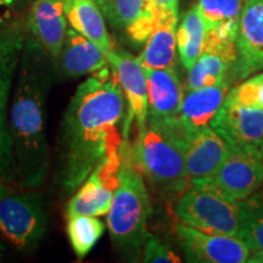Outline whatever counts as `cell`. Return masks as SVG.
I'll use <instances>...</instances> for the list:
<instances>
[{"label": "cell", "instance_id": "6da1fadb", "mask_svg": "<svg viewBox=\"0 0 263 263\" xmlns=\"http://www.w3.org/2000/svg\"><path fill=\"white\" fill-rule=\"evenodd\" d=\"M126 99L110 66L78 85L62 117L55 182L72 195L105 159L121 151Z\"/></svg>", "mask_w": 263, "mask_h": 263}, {"label": "cell", "instance_id": "7a4b0ae2", "mask_svg": "<svg viewBox=\"0 0 263 263\" xmlns=\"http://www.w3.org/2000/svg\"><path fill=\"white\" fill-rule=\"evenodd\" d=\"M55 76V61L33 38L22 48L9 107L17 185L38 190L50 172L47 138V100Z\"/></svg>", "mask_w": 263, "mask_h": 263}, {"label": "cell", "instance_id": "3957f363", "mask_svg": "<svg viewBox=\"0 0 263 263\" xmlns=\"http://www.w3.org/2000/svg\"><path fill=\"white\" fill-rule=\"evenodd\" d=\"M190 133L179 117L147 120L138 130L134 144L129 143L130 156L144 179L166 196H177L190 185L185 176L184 149Z\"/></svg>", "mask_w": 263, "mask_h": 263}, {"label": "cell", "instance_id": "277c9868", "mask_svg": "<svg viewBox=\"0 0 263 263\" xmlns=\"http://www.w3.org/2000/svg\"><path fill=\"white\" fill-rule=\"evenodd\" d=\"M151 202L145 179L130 156L129 139L121 147L118 186L107 213L110 239L118 254L132 261L141 257L147 233Z\"/></svg>", "mask_w": 263, "mask_h": 263}, {"label": "cell", "instance_id": "5b68a950", "mask_svg": "<svg viewBox=\"0 0 263 263\" xmlns=\"http://www.w3.org/2000/svg\"><path fill=\"white\" fill-rule=\"evenodd\" d=\"M170 213L180 223L202 232L236 236L239 229V201L211 183H190L173 197Z\"/></svg>", "mask_w": 263, "mask_h": 263}, {"label": "cell", "instance_id": "8992f818", "mask_svg": "<svg viewBox=\"0 0 263 263\" xmlns=\"http://www.w3.org/2000/svg\"><path fill=\"white\" fill-rule=\"evenodd\" d=\"M48 228L45 199L35 189L0 199V232L18 250L31 251Z\"/></svg>", "mask_w": 263, "mask_h": 263}, {"label": "cell", "instance_id": "52a82bcc", "mask_svg": "<svg viewBox=\"0 0 263 263\" xmlns=\"http://www.w3.org/2000/svg\"><path fill=\"white\" fill-rule=\"evenodd\" d=\"M22 48V35L17 31H0V178L10 185H17V174L9 129V107Z\"/></svg>", "mask_w": 263, "mask_h": 263}, {"label": "cell", "instance_id": "ba28073f", "mask_svg": "<svg viewBox=\"0 0 263 263\" xmlns=\"http://www.w3.org/2000/svg\"><path fill=\"white\" fill-rule=\"evenodd\" d=\"M206 182L238 201L249 197L263 185L261 147L229 146L224 161Z\"/></svg>", "mask_w": 263, "mask_h": 263}, {"label": "cell", "instance_id": "9c48e42d", "mask_svg": "<svg viewBox=\"0 0 263 263\" xmlns=\"http://www.w3.org/2000/svg\"><path fill=\"white\" fill-rule=\"evenodd\" d=\"M107 64L116 77L127 103L123 140L129 139L130 128L143 129L147 120V77L139 58L112 48L106 54Z\"/></svg>", "mask_w": 263, "mask_h": 263}, {"label": "cell", "instance_id": "30bf717a", "mask_svg": "<svg viewBox=\"0 0 263 263\" xmlns=\"http://www.w3.org/2000/svg\"><path fill=\"white\" fill-rule=\"evenodd\" d=\"M121 151L105 159L91 172L66 205V218L74 216L100 217L110 211L118 186Z\"/></svg>", "mask_w": 263, "mask_h": 263}, {"label": "cell", "instance_id": "8fae6325", "mask_svg": "<svg viewBox=\"0 0 263 263\" xmlns=\"http://www.w3.org/2000/svg\"><path fill=\"white\" fill-rule=\"evenodd\" d=\"M174 232L188 262L242 263L250 257V249L236 236L202 232L180 222Z\"/></svg>", "mask_w": 263, "mask_h": 263}, {"label": "cell", "instance_id": "7c38bea8", "mask_svg": "<svg viewBox=\"0 0 263 263\" xmlns=\"http://www.w3.org/2000/svg\"><path fill=\"white\" fill-rule=\"evenodd\" d=\"M211 128L229 146H255L263 144V110L235 103L227 95Z\"/></svg>", "mask_w": 263, "mask_h": 263}, {"label": "cell", "instance_id": "4fadbf2b", "mask_svg": "<svg viewBox=\"0 0 263 263\" xmlns=\"http://www.w3.org/2000/svg\"><path fill=\"white\" fill-rule=\"evenodd\" d=\"M234 82L263 71V0H245L236 37Z\"/></svg>", "mask_w": 263, "mask_h": 263}, {"label": "cell", "instance_id": "5bb4252c", "mask_svg": "<svg viewBox=\"0 0 263 263\" xmlns=\"http://www.w3.org/2000/svg\"><path fill=\"white\" fill-rule=\"evenodd\" d=\"M236 59V43H217L205 39L201 55L189 70L186 89H199L222 82L232 84Z\"/></svg>", "mask_w": 263, "mask_h": 263}, {"label": "cell", "instance_id": "9a60e30c", "mask_svg": "<svg viewBox=\"0 0 263 263\" xmlns=\"http://www.w3.org/2000/svg\"><path fill=\"white\" fill-rule=\"evenodd\" d=\"M229 145L211 127L192 133L184 149L185 176L189 183L209 180L219 168Z\"/></svg>", "mask_w": 263, "mask_h": 263}, {"label": "cell", "instance_id": "2e32d148", "mask_svg": "<svg viewBox=\"0 0 263 263\" xmlns=\"http://www.w3.org/2000/svg\"><path fill=\"white\" fill-rule=\"evenodd\" d=\"M106 54L95 43L73 28H67L64 45L55 60V74L64 80H74L94 74L106 67Z\"/></svg>", "mask_w": 263, "mask_h": 263}, {"label": "cell", "instance_id": "e0dca14e", "mask_svg": "<svg viewBox=\"0 0 263 263\" xmlns=\"http://www.w3.org/2000/svg\"><path fill=\"white\" fill-rule=\"evenodd\" d=\"M28 26L35 41L54 61L57 60L67 31L64 0H34L29 11Z\"/></svg>", "mask_w": 263, "mask_h": 263}, {"label": "cell", "instance_id": "ac0fdd59", "mask_svg": "<svg viewBox=\"0 0 263 263\" xmlns=\"http://www.w3.org/2000/svg\"><path fill=\"white\" fill-rule=\"evenodd\" d=\"M145 72L147 77V120L160 121L178 116L184 91L174 67L159 70L145 68Z\"/></svg>", "mask_w": 263, "mask_h": 263}, {"label": "cell", "instance_id": "d6986e66", "mask_svg": "<svg viewBox=\"0 0 263 263\" xmlns=\"http://www.w3.org/2000/svg\"><path fill=\"white\" fill-rule=\"evenodd\" d=\"M230 85L229 82H222L216 85L188 90L189 93L183 98L178 114L180 123L188 133L211 127L212 120L229 93Z\"/></svg>", "mask_w": 263, "mask_h": 263}, {"label": "cell", "instance_id": "ffe728a7", "mask_svg": "<svg viewBox=\"0 0 263 263\" xmlns=\"http://www.w3.org/2000/svg\"><path fill=\"white\" fill-rule=\"evenodd\" d=\"M107 20L133 44L141 45L155 27L156 11L150 0H112Z\"/></svg>", "mask_w": 263, "mask_h": 263}, {"label": "cell", "instance_id": "44dd1931", "mask_svg": "<svg viewBox=\"0 0 263 263\" xmlns=\"http://www.w3.org/2000/svg\"><path fill=\"white\" fill-rule=\"evenodd\" d=\"M177 25L178 16L156 20L155 27L138 57L144 68L159 70L174 67L177 60Z\"/></svg>", "mask_w": 263, "mask_h": 263}, {"label": "cell", "instance_id": "7402d4cb", "mask_svg": "<svg viewBox=\"0 0 263 263\" xmlns=\"http://www.w3.org/2000/svg\"><path fill=\"white\" fill-rule=\"evenodd\" d=\"M65 15L71 27L88 38L105 54L114 48L104 14L93 0H64Z\"/></svg>", "mask_w": 263, "mask_h": 263}, {"label": "cell", "instance_id": "603a6c76", "mask_svg": "<svg viewBox=\"0 0 263 263\" xmlns=\"http://www.w3.org/2000/svg\"><path fill=\"white\" fill-rule=\"evenodd\" d=\"M206 26L200 17L196 5L185 12L177 29V48L182 65L190 70L201 55L206 39Z\"/></svg>", "mask_w": 263, "mask_h": 263}, {"label": "cell", "instance_id": "cb8c5ba5", "mask_svg": "<svg viewBox=\"0 0 263 263\" xmlns=\"http://www.w3.org/2000/svg\"><path fill=\"white\" fill-rule=\"evenodd\" d=\"M236 238L250 251L263 250V192L258 189L239 201V229Z\"/></svg>", "mask_w": 263, "mask_h": 263}, {"label": "cell", "instance_id": "d4e9b609", "mask_svg": "<svg viewBox=\"0 0 263 263\" xmlns=\"http://www.w3.org/2000/svg\"><path fill=\"white\" fill-rule=\"evenodd\" d=\"M66 232L76 257L83 259L103 236L105 226L98 217L81 215L67 218Z\"/></svg>", "mask_w": 263, "mask_h": 263}, {"label": "cell", "instance_id": "484cf974", "mask_svg": "<svg viewBox=\"0 0 263 263\" xmlns=\"http://www.w3.org/2000/svg\"><path fill=\"white\" fill-rule=\"evenodd\" d=\"M245 0H197V11L207 31L217 26L239 20Z\"/></svg>", "mask_w": 263, "mask_h": 263}, {"label": "cell", "instance_id": "4316f807", "mask_svg": "<svg viewBox=\"0 0 263 263\" xmlns=\"http://www.w3.org/2000/svg\"><path fill=\"white\" fill-rule=\"evenodd\" d=\"M228 97L240 105L263 110V71L230 89Z\"/></svg>", "mask_w": 263, "mask_h": 263}, {"label": "cell", "instance_id": "83f0119b", "mask_svg": "<svg viewBox=\"0 0 263 263\" xmlns=\"http://www.w3.org/2000/svg\"><path fill=\"white\" fill-rule=\"evenodd\" d=\"M141 261L153 263H180L182 259L172 248L154 234H147L141 251Z\"/></svg>", "mask_w": 263, "mask_h": 263}, {"label": "cell", "instance_id": "f1b7e54d", "mask_svg": "<svg viewBox=\"0 0 263 263\" xmlns=\"http://www.w3.org/2000/svg\"><path fill=\"white\" fill-rule=\"evenodd\" d=\"M156 11V20L166 16H178L179 0H150Z\"/></svg>", "mask_w": 263, "mask_h": 263}, {"label": "cell", "instance_id": "f546056e", "mask_svg": "<svg viewBox=\"0 0 263 263\" xmlns=\"http://www.w3.org/2000/svg\"><path fill=\"white\" fill-rule=\"evenodd\" d=\"M93 2L99 6V9L101 10V12H103V14L107 17V15L110 14L112 0H93Z\"/></svg>", "mask_w": 263, "mask_h": 263}, {"label": "cell", "instance_id": "4dcf8cb0", "mask_svg": "<svg viewBox=\"0 0 263 263\" xmlns=\"http://www.w3.org/2000/svg\"><path fill=\"white\" fill-rule=\"evenodd\" d=\"M248 262L250 263H263V250L255 251V254L250 256Z\"/></svg>", "mask_w": 263, "mask_h": 263}, {"label": "cell", "instance_id": "1f68e13d", "mask_svg": "<svg viewBox=\"0 0 263 263\" xmlns=\"http://www.w3.org/2000/svg\"><path fill=\"white\" fill-rule=\"evenodd\" d=\"M3 4L8 6H21L26 0H2Z\"/></svg>", "mask_w": 263, "mask_h": 263}, {"label": "cell", "instance_id": "d6a6232c", "mask_svg": "<svg viewBox=\"0 0 263 263\" xmlns=\"http://www.w3.org/2000/svg\"><path fill=\"white\" fill-rule=\"evenodd\" d=\"M5 195H8V186H6V184L0 178V199H3Z\"/></svg>", "mask_w": 263, "mask_h": 263}, {"label": "cell", "instance_id": "836d02e7", "mask_svg": "<svg viewBox=\"0 0 263 263\" xmlns=\"http://www.w3.org/2000/svg\"><path fill=\"white\" fill-rule=\"evenodd\" d=\"M4 254H5V246L2 241H0V261H2V258H3V256H4Z\"/></svg>", "mask_w": 263, "mask_h": 263}, {"label": "cell", "instance_id": "e575fe53", "mask_svg": "<svg viewBox=\"0 0 263 263\" xmlns=\"http://www.w3.org/2000/svg\"><path fill=\"white\" fill-rule=\"evenodd\" d=\"M261 150H262V154H263V144H262V146H261Z\"/></svg>", "mask_w": 263, "mask_h": 263}, {"label": "cell", "instance_id": "d590c367", "mask_svg": "<svg viewBox=\"0 0 263 263\" xmlns=\"http://www.w3.org/2000/svg\"><path fill=\"white\" fill-rule=\"evenodd\" d=\"M0 5H4V4H3V2H2V0H0Z\"/></svg>", "mask_w": 263, "mask_h": 263}, {"label": "cell", "instance_id": "8d00e7d4", "mask_svg": "<svg viewBox=\"0 0 263 263\" xmlns=\"http://www.w3.org/2000/svg\"><path fill=\"white\" fill-rule=\"evenodd\" d=\"M261 189H262V192H263V185H262V186H261Z\"/></svg>", "mask_w": 263, "mask_h": 263}]
</instances>
